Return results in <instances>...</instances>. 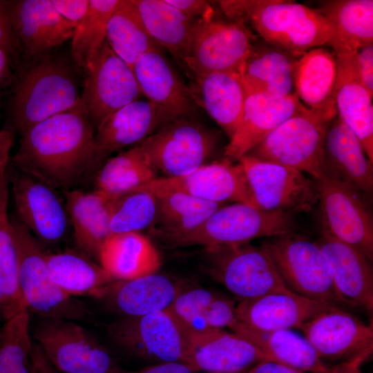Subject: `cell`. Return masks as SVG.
<instances>
[{
	"label": "cell",
	"mask_w": 373,
	"mask_h": 373,
	"mask_svg": "<svg viewBox=\"0 0 373 373\" xmlns=\"http://www.w3.org/2000/svg\"><path fill=\"white\" fill-rule=\"evenodd\" d=\"M20 134L12 167L56 191L76 189L98 166L94 126L81 97L72 108Z\"/></svg>",
	"instance_id": "6da1fadb"
},
{
	"label": "cell",
	"mask_w": 373,
	"mask_h": 373,
	"mask_svg": "<svg viewBox=\"0 0 373 373\" xmlns=\"http://www.w3.org/2000/svg\"><path fill=\"white\" fill-rule=\"evenodd\" d=\"M232 21L249 22L263 41L300 57L328 45L334 28L317 10L283 0L219 1Z\"/></svg>",
	"instance_id": "7a4b0ae2"
},
{
	"label": "cell",
	"mask_w": 373,
	"mask_h": 373,
	"mask_svg": "<svg viewBox=\"0 0 373 373\" xmlns=\"http://www.w3.org/2000/svg\"><path fill=\"white\" fill-rule=\"evenodd\" d=\"M80 99L69 66L46 55L31 61L16 84L10 127L19 133L65 111Z\"/></svg>",
	"instance_id": "3957f363"
},
{
	"label": "cell",
	"mask_w": 373,
	"mask_h": 373,
	"mask_svg": "<svg viewBox=\"0 0 373 373\" xmlns=\"http://www.w3.org/2000/svg\"><path fill=\"white\" fill-rule=\"evenodd\" d=\"M260 247L291 292L346 309L352 308L337 291L316 242L292 231L263 242Z\"/></svg>",
	"instance_id": "277c9868"
},
{
	"label": "cell",
	"mask_w": 373,
	"mask_h": 373,
	"mask_svg": "<svg viewBox=\"0 0 373 373\" xmlns=\"http://www.w3.org/2000/svg\"><path fill=\"white\" fill-rule=\"evenodd\" d=\"M11 222L18 257L19 285L27 309L39 316L90 321L91 314L85 305L64 291L51 278L46 253L36 238L15 216Z\"/></svg>",
	"instance_id": "5b68a950"
},
{
	"label": "cell",
	"mask_w": 373,
	"mask_h": 373,
	"mask_svg": "<svg viewBox=\"0 0 373 373\" xmlns=\"http://www.w3.org/2000/svg\"><path fill=\"white\" fill-rule=\"evenodd\" d=\"M293 227L291 213L233 203L218 209L195 229L164 244L169 247H207L249 243L255 238L292 232Z\"/></svg>",
	"instance_id": "8992f818"
},
{
	"label": "cell",
	"mask_w": 373,
	"mask_h": 373,
	"mask_svg": "<svg viewBox=\"0 0 373 373\" xmlns=\"http://www.w3.org/2000/svg\"><path fill=\"white\" fill-rule=\"evenodd\" d=\"M202 252V269L241 300L269 294L292 293L260 247L249 242L207 247Z\"/></svg>",
	"instance_id": "52a82bcc"
},
{
	"label": "cell",
	"mask_w": 373,
	"mask_h": 373,
	"mask_svg": "<svg viewBox=\"0 0 373 373\" xmlns=\"http://www.w3.org/2000/svg\"><path fill=\"white\" fill-rule=\"evenodd\" d=\"M329 122L302 103L295 113L271 131L247 154L309 173L323 174V141Z\"/></svg>",
	"instance_id": "ba28073f"
},
{
	"label": "cell",
	"mask_w": 373,
	"mask_h": 373,
	"mask_svg": "<svg viewBox=\"0 0 373 373\" xmlns=\"http://www.w3.org/2000/svg\"><path fill=\"white\" fill-rule=\"evenodd\" d=\"M32 334L56 370L64 373H108L115 365L106 348L77 322L39 316Z\"/></svg>",
	"instance_id": "9c48e42d"
},
{
	"label": "cell",
	"mask_w": 373,
	"mask_h": 373,
	"mask_svg": "<svg viewBox=\"0 0 373 373\" xmlns=\"http://www.w3.org/2000/svg\"><path fill=\"white\" fill-rule=\"evenodd\" d=\"M163 177L185 175L208 164L216 135L202 124L181 117L170 120L140 143Z\"/></svg>",
	"instance_id": "30bf717a"
},
{
	"label": "cell",
	"mask_w": 373,
	"mask_h": 373,
	"mask_svg": "<svg viewBox=\"0 0 373 373\" xmlns=\"http://www.w3.org/2000/svg\"><path fill=\"white\" fill-rule=\"evenodd\" d=\"M108 333L117 346L134 356L160 363H184L189 332L168 309L139 316H121Z\"/></svg>",
	"instance_id": "8fae6325"
},
{
	"label": "cell",
	"mask_w": 373,
	"mask_h": 373,
	"mask_svg": "<svg viewBox=\"0 0 373 373\" xmlns=\"http://www.w3.org/2000/svg\"><path fill=\"white\" fill-rule=\"evenodd\" d=\"M254 39L242 21H197L184 63L194 76L242 70Z\"/></svg>",
	"instance_id": "7c38bea8"
},
{
	"label": "cell",
	"mask_w": 373,
	"mask_h": 373,
	"mask_svg": "<svg viewBox=\"0 0 373 373\" xmlns=\"http://www.w3.org/2000/svg\"><path fill=\"white\" fill-rule=\"evenodd\" d=\"M257 207L267 211H309L318 202L314 179L303 172L245 155L239 160Z\"/></svg>",
	"instance_id": "4fadbf2b"
},
{
	"label": "cell",
	"mask_w": 373,
	"mask_h": 373,
	"mask_svg": "<svg viewBox=\"0 0 373 373\" xmlns=\"http://www.w3.org/2000/svg\"><path fill=\"white\" fill-rule=\"evenodd\" d=\"M84 70L80 97L94 126L142 96L133 69L113 51L106 40Z\"/></svg>",
	"instance_id": "5bb4252c"
},
{
	"label": "cell",
	"mask_w": 373,
	"mask_h": 373,
	"mask_svg": "<svg viewBox=\"0 0 373 373\" xmlns=\"http://www.w3.org/2000/svg\"><path fill=\"white\" fill-rule=\"evenodd\" d=\"M298 329L326 364L364 362L372 353V324H366L345 309L323 312Z\"/></svg>",
	"instance_id": "9a60e30c"
},
{
	"label": "cell",
	"mask_w": 373,
	"mask_h": 373,
	"mask_svg": "<svg viewBox=\"0 0 373 373\" xmlns=\"http://www.w3.org/2000/svg\"><path fill=\"white\" fill-rule=\"evenodd\" d=\"M8 169L17 219L44 244L59 243L70 220L56 190L14 168Z\"/></svg>",
	"instance_id": "2e32d148"
},
{
	"label": "cell",
	"mask_w": 373,
	"mask_h": 373,
	"mask_svg": "<svg viewBox=\"0 0 373 373\" xmlns=\"http://www.w3.org/2000/svg\"><path fill=\"white\" fill-rule=\"evenodd\" d=\"M314 181L323 211L322 222L333 236L372 261V217L359 192L325 175Z\"/></svg>",
	"instance_id": "e0dca14e"
},
{
	"label": "cell",
	"mask_w": 373,
	"mask_h": 373,
	"mask_svg": "<svg viewBox=\"0 0 373 373\" xmlns=\"http://www.w3.org/2000/svg\"><path fill=\"white\" fill-rule=\"evenodd\" d=\"M144 186L153 191H176L208 202H234L258 208L242 165L227 158L183 176L157 177Z\"/></svg>",
	"instance_id": "ac0fdd59"
},
{
	"label": "cell",
	"mask_w": 373,
	"mask_h": 373,
	"mask_svg": "<svg viewBox=\"0 0 373 373\" xmlns=\"http://www.w3.org/2000/svg\"><path fill=\"white\" fill-rule=\"evenodd\" d=\"M19 52L33 61L71 39L77 24L64 18L51 0L9 1Z\"/></svg>",
	"instance_id": "d6986e66"
},
{
	"label": "cell",
	"mask_w": 373,
	"mask_h": 373,
	"mask_svg": "<svg viewBox=\"0 0 373 373\" xmlns=\"http://www.w3.org/2000/svg\"><path fill=\"white\" fill-rule=\"evenodd\" d=\"M265 360L270 361L236 334L211 328L189 332L188 351L183 363L194 372L241 373Z\"/></svg>",
	"instance_id": "ffe728a7"
},
{
	"label": "cell",
	"mask_w": 373,
	"mask_h": 373,
	"mask_svg": "<svg viewBox=\"0 0 373 373\" xmlns=\"http://www.w3.org/2000/svg\"><path fill=\"white\" fill-rule=\"evenodd\" d=\"M175 118L171 112L149 100L138 99L115 111L97 126V166L112 153L140 144Z\"/></svg>",
	"instance_id": "44dd1931"
},
{
	"label": "cell",
	"mask_w": 373,
	"mask_h": 373,
	"mask_svg": "<svg viewBox=\"0 0 373 373\" xmlns=\"http://www.w3.org/2000/svg\"><path fill=\"white\" fill-rule=\"evenodd\" d=\"M316 242L326 258L334 284L341 296L353 309H361L372 314V260L358 249L333 236L323 222Z\"/></svg>",
	"instance_id": "7402d4cb"
},
{
	"label": "cell",
	"mask_w": 373,
	"mask_h": 373,
	"mask_svg": "<svg viewBox=\"0 0 373 373\" xmlns=\"http://www.w3.org/2000/svg\"><path fill=\"white\" fill-rule=\"evenodd\" d=\"M182 284L155 273L129 280H115L90 296L121 316H139L165 310L183 289Z\"/></svg>",
	"instance_id": "603a6c76"
},
{
	"label": "cell",
	"mask_w": 373,
	"mask_h": 373,
	"mask_svg": "<svg viewBox=\"0 0 373 373\" xmlns=\"http://www.w3.org/2000/svg\"><path fill=\"white\" fill-rule=\"evenodd\" d=\"M323 174L358 192L372 193V163L358 137L338 115L327 126Z\"/></svg>",
	"instance_id": "cb8c5ba5"
},
{
	"label": "cell",
	"mask_w": 373,
	"mask_h": 373,
	"mask_svg": "<svg viewBox=\"0 0 373 373\" xmlns=\"http://www.w3.org/2000/svg\"><path fill=\"white\" fill-rule=\"evenodd\" d=\"M340 308L294 293H274L240 300L236 314L238 321L251 328L273 331L298 329L323 312Z\"/></svg>",
	"instance_id": "d4e9b609"
},
{
	"label": "cell",
	"mask_w": 373,
	"mask_h": 373,
	"mask_svg": "<svg viewBox=\"0 0 373 373\" xmlns=\"http://www.w3.org/2000/svg\"><path fill=\"white\" fill-rule=\"evenodd\" d=\"M356 50H333L337 69L335 99L338 115L360 140L373 163L372 96L363 86L357 71Z\"/></svg>",
	"instance_id": "484cf974"
},
{
	"label": "cell",
	"mask_w": 373,
	"mask_h": 373,
	"mask_svg": "<svg viewBox=\"0 0 373 373\" xmlns=\"http://www.w3.org/2000/svg\"><path fill=\"white\" fill-rule=\"evenodd\" d=\"M246 95L241 122L224 150L225 158L232 162L247 155L301 104L295 92L283 97L247 91Z\"/></svg>",
	"instance_id": "4316f807"
},
{
	"label": "cell",
	"mask_w": 373,
	"mask_h": 373,
	"mask_svg": "<svg viewBox=\"0 0 373 373\" xmlns=\"http://www.w3.org/2000/svg\"><path fill=\"white\" fill-rule=\"evenodd\" d=\"M334 52L320 46L299 57L294 72V88L302 104L326 122L337 115Z\"/></svg>",
	"instance_id": "83f0119b"
},
{
	"label": "cell",
	"mask_w": 373,
	"mask_h": 373,
	"mask_svg": "<svg viewBox=\"0 0 373 373\" xmlns=\"http://www.w3.org/2000/svg\"><path fill=\"white\" fill-rule=\"evenodd\" d=\"M133 70L142 95L171 112L177 117H189L195 102L189 88L160 50L142 55Z\"/></svg>",
	"instance_id": "f1b7e54d"
},
{
	"label": "cell",
	"mask_w": 373,
	"mask_h": 373,
	"mask_svg": "<svg viewBox=\"0 0 373 373\" xmlns=\"http://www.w3.org/2000/svg\"><path fill=\"white\" fill-rule=\"evenodd\" d=\"M242 70L211 72L195 75L191 93L195 102L230 137L239 126L244 111L246 91Z\"/></svg>",
	"instance_id": "f546056e"
},
{
	"label": "cell",
	"mask_w": 373,
	"mask_h": 373,
	"mask_svg": "<svg viewBox=\"0 0 373 373\" xmlns=\"http://www.w3.org/2000/svg\"><path fill=\"white\" fill-rule=\"evenodd\" d=\"M298 58L263 40L254 44L242 70L245 90L276 97L294 93Z\"/></svg>",
	"instance_id": "4dcf8cb0"
},
{
	"label": "cell",
	"mask_w": 373,
	"mask_h": 373,
	"mask_svg": "<svg viewBox=\"0 0 373 373\" xmlns=\"http://www.w3.org/2000/svg\"><path fill=\"white\" fill-rule=\"evenodd\" d=\"M65 205L76 243L88 257H99L102 247L111 236V200L97 190L64 192Z\"/></svg>",
	"instance_id": "1f68e13d"
},
{
	"label": "cell",
	"mask_w": 373,
	"mask_h": 373,
	"mask_svg": "<svg viewBox=\"0 0 373 373\" xmlns=\"http://www.w3.org/2000/svg\"><path fill=\"white\" fill-rule=\"evenodd\" d=\"M229 328L270 361L306 373H325L329 368L307 340L290 329L262 331L251 328L238 320Z\"/></svg>",
	"instance_id": "d6a6232c"
},
{
	"label": "cell",
	"mask_w": 373,
	"mask_h": 373,
	"mask_svg": "<svg viewBox=\"0 0 373 373\" xmlns=\"http://www.w3.org/2000/svg\"><path fill=\"white\" fill-rule=\"evenodd\" d=\"M101 266L116 280H129L157 273L160 253L150 238L140 232L111 235L99 254Z\"/></svg>",
	"instance_id": "836d02e7"
},
{
	"label": "cell",
	"mask_w": 373,
	"mask_h": 373,
	"mask_svg": "<svg viewBox=\"0 0 373 373\" xmlns=\"http://www.w3.org/2000/svg\"><path fill=\"white\" fill-rule=\"evenodd\" d=\"M153 192L157 198V214L149 230L162 243L195 229L224 205V203L202 200L180 192Z\"/></svg>",
	"instance_id": "e575fe53"
},
{
	"label": "cell",
	"mask_w": 373,
	"mask_h": 373,
	"mask_svg": "<svg viewBox=\"0 0 373 373\" xmlns=\"http://www.w3.org/2000/svg\"><path fill=\"white\" fill-rule=\"evenodd\" d=\"M333 26V50H356L373 44L372 0L321 1L317 9Z\"/></svg>",
	"instance_id": "d590c367"
},
{
	"label": "cell",
	"mask_w": 373,
	"mask_h": 373,
	"mask_svg": "<svg viewBox=\"0 0 373 373\" xmlns=\"http://www.w3.org/2000/svg\"><path fill=\"white\" fill-rule=\"evenodd\" d=\"M151 38L182 61L186 58L196 21L165 0H132Z\"/></svg>",
	"instance_id": "8d00e7d4"
},
{
	"label": "cell",
	"mask_w": 373,
	"mask_h": 373,
	"mask_svg": "<svg viewBox=\"0 0 373 373\" xmlns=\"http://www.w3.org/2000/svg\"><path fill=\"white\" fill-rule=\"evenodd\" d=\"M157 171L140 144L107 160L96 177V189L111 199L157 178Z\"/></svg>",
	"instance_id": "74e56055"
},
{
	"label": "cell",
	"mask_w": 373,
	"mask_h": 373,
	"mask_svg": "<svg viewBox=\"0 0 373 373\" xmlns=\"http://www.w3.org/2000/svg\"><path fill=\"white\" fill-rule=\"evenodd\" d=\"M9 172L0 174V290L6 304V319L28 310L19 285V265L11 218L8 213L10 194Z\"/></svg>",
	"instance_id": "f35d334b"
},
{
	"label": "cell",
	"mask_w": 373,
	"mask_h": 373,
	"mask_svg": "<svg viewBox=\"0 0 373 373\" xmlns=\"http://www.w3.org/2000/svg\"><path fill=\"white\" fill-rule=\"evenodd\" d=\"M106 40L132 69L142 55L161 48L149 35L132 0H120L108 21Z\"/></svg>",
	"instance_id": "ab89813d"
},
{
	"label": "cell",
	"mask_w": 373,
	"mask_h": 373,
	"mask_svg": "<svg viewBox=\"0 0 373 373\" xmlns=\"http://www.w3.org/2000/svg\"><path fill=\"white\" fill-rule=\"evenodd\" d=\"M46 261L54 282L73 296H90L96 289L116 280L101 265L76 252L46 254Z\"/></svg>",
	"instance_id": "60d3db41"
},
{
	"label": "cell",
	"mask_w": 373,
	"mask_h": 373,
	"mask_svg": "<svg viewBox=\"0 0 373 373\" xmlns=\"http://www.w3.org/2000/svg\"><path fill=\"white\" fill-rule=\"evenodd\" d=\"M120 0H90L88 10L74 30L71 53L83 69L94 59L106 40L110 18Z\"/></svg>",
	"instance_id": "b9f144b4"
},
{
	"label": "cell",
	"mask_w": 373,
	"mask_h": 373,
	"mask_svg": "<svg viewBox=\"0 0 373 373\" xmlns=\"http://www.w3.org/2000/svg\"><path fill=\"white\" fill-rule=\"evenodd\" d=\"M157 214L155 193L142 186L111 200V235L150 229Z\"/></svg>",
	"instance_id": "7bdbcfd3"
},
{
	"label": "cell",
	"mask_w": 373,
	"mask_h": 373,
	"mask_svg": "<svg viewBox=\"0 0 373 373\" xmlns=\"http://www.w3.org/2000/svg\"><path fill=\"white\" fill-rule=\"evenodd\" d=\"M30 329L28 310L6 319L0 329V373H30Z\"/></svg>",
	"instance_id": "ee69618b"
},
{
	"label": "cell",
	"mask_w": 373,
	"mask_h": 373,
	"mask_svg": "<svg viewBox=\"0 0 373 373\" xmlns=\"http://www.w3.org/2000/svg\"><path fill=\"white\" fill-rule=\"evenodd\" d=\"M216 295L200 287L182 289L166 309L189 332H204L211 329L204 320V312Z\"/></svg>",
	"instance_id": "f6af8a7d"
},
{
	"label": "cell",
	"mask_w": 373,
	"mask_h": 373,
	"mask_svg": "<svg viewBox=\"0 0 373 373\" xmlns=\"http://www.w3.org/2000/svg\"><path fill=\"white\" fill-rule=\"evenodd\" d=\"M204 320L209 328L229 327L237 321L234 302L216 294L204 312Z\"/></svg>",
	"instance_id": "bcb514c9"
},
{
	"label": "cell",
	"mask_w": 373,
	"mask_h": 373,
	"mask_svg": "<svg viewBox=\"0 0 373 373\" xmlns=\"http://www.w3.org/2000/svg\"><path fill=\"white\" fill-rule=\"evenodd\" d=\"M193 21L213 17L214 10L210 3L204 0H165Z\"/></svg>",
	"instance_id": "7dc6e473"
},
{
	"label": "cell",
	"mask_w": 373,
	"mask_h": 373,
	"mask_svg": "<svg viewBox=\"0 0 373 373\" xmlns=\"http://www.w3.org/2000/svg\"><path fill=\"white\" fill-rule=\"evenodd\" d=\"M0 46L8 50L17 59L19 52L8 1H0Z\"/></svg>",
	"instance_id": "c3c4849f"
},
{
	"label": "cell",
	"mask_w": 373,
	"mask_h": 373,
	"mask_svg": "<svg viewBox=\"0 0 373 373\" xmlns=\"http://www.w3.org/2000/svg\"><path fill=\"white\" fill-rule=\"evenodd\" d=\"M355 57L360 79L370 95L373 96V44L356 50Z\"/></svg>",
	"instance_id": "681fc988"
},
{
	"label": "cell",
	"mask_w": 373,
	"mask_h": 373,
	"mask_svg": "<svg viewBox=\"0 0 373 373\" xmlns=\"http://www.w3.org/2000/svg\"><path fill=\"white\" fill-rule=\"evenodd\" d=\"M58 12L66 20L77 24L86 15L90 0H51Z\"/></svg>",
	"instance_id": "f907efd6"
},
{
	"label": "cell",
	"mask_w": 373,
	"mask_h": 373,
	"mask_svg": "<svg viewBox=\"0 0 373 373\" xmlns=\"http://www.w3.org/2000/svg\"><path fill=\"white\" fill-rule=\"evenodd\" d=\"M188 365L181 362L160 363L139 370L132 371L115 365L108 373H195Z\"/></svg>",
	"instance_id": "816d5d0a"
},
{
	"label": "cell",
	"mask_w": 373,
	"mask_h": 373,
	"mask_svg": "<svg viewBox=\"0 0 373 373\" xmlns=\"http://www.w3.org/2000/svg\"><path fill=\"white\" fill-rule=\"evenodd\" d=\"M14 142L13 129L6 126L0 130V174L6 171L10 162V151Z\"/></svg>",
	"instance_id": "f5cc1de1"
},
{
	"label": "cell",
	"mask_w": 373,
	"mask_h": 373,
	"mask_svg": "<svg viewBox=\"0 0 373 373\" xmlns=\"http://www.w3.org/2000/svg\"><path fill=\"white\" fill-rule=\"evenodd\" d=\"M30 373H58L37 343H32V345Z\"/></svg>",
	"instance_id": "db71d44e"
},
{
	"label": "cell",
	"mask_w": 373,
	"mask_h": 373,
	"mask_svg": "<svg viewBox=\"0 0 373 373\" xmlns=\"http://www.w3.org/2000/svg\"><path fill=\"white\" fill-rule=\"evenodd\" d=\"M15 61L8 50L0 46V89L12 82Z\"/></svg>",
	"instance_id": "11a10c76"
},
{
	"label": "cell",
	"mask_w": 373,
	"mask_h": 373,
	"mask_svg": "<svg viewBox=\"0 0 373 373\" xmlns=\"http://www.w3.org/2000/svg\"><path fill=\"white\" fill-rule=\"evenodd\" d=\"M248 373H306L275 361L265 360L254 365Z\"/></svg>",
	"instance_id": "9f6ffc18"
},
{
	"label": "cell",
	"mask_w": 373,
	"mask_h": 373,
	"mask_svg": "<svg viewBox=\"0 0 373 373\" xmlns=\"http://www.w3.org/2000/svg\"><path fill=\"white\" fill-rule=\"evenodd\" d=\"M363 362L360 360L342 362L329 366L325 373H363L361 365Z\"/></svg>",
	"instance_id": "6f0895ef"
},
{
	"label": "cell",
	"mask_w": 373,
	"mask_h": 373,
	"mask_svg": "<svg viewBox=\"0 0 373 373\" xmlns=\"http://www.w3.org/2000/svg\"><path fill=\"white\" fill-rule=\"evenodd\" d=\"M6 300L4 296L1 291L0 290V307L2 309V311L3 312L4 307H5Z\"/></svg>",
	"instance_id": "680465c9"
},
{
	"label": "cell",
	"mask_w": 373,
	"mask_h": 373,
	"mask_svg": "<svg viewBox=\"0 0 373 373\" xmlns=\"http://www.w3.org/2000/svg\"><path fill=\"white\" fill-rule=\"evenodd\" d=\"M207 373H217V372H207Z\"/></svg>",
	"instance_id": "91938a15"
}]
</instances>
